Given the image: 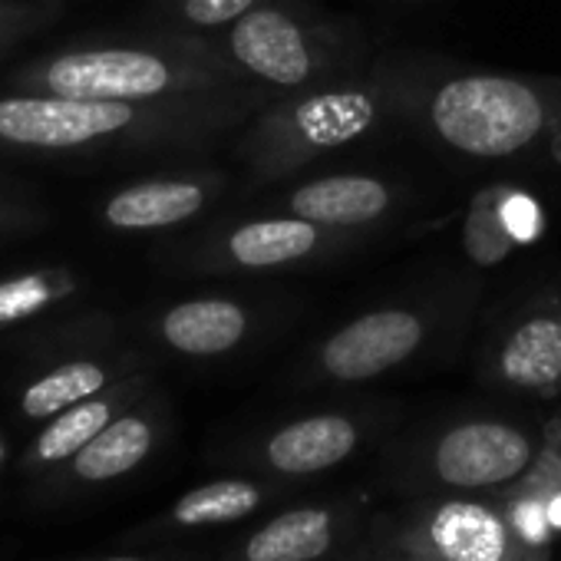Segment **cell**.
<instances>
[{
    "label": "cell",
    "instance_id": "obj_8",
    "mask_svg": "<svg viewBox=\"0 0 561 561\" xmlns=\"http://www.w3.org/2000/svg\"><path fill=\"white\" fill-rule=\"evenodd\" d=\"M208 37L248 87L274 100L341 80L347 64V34L298 0H267Z\"/></svg>",
    "mask_w": 561,
    "mask_h": 561
},
{
    "label": "cell",
    "instance_id": "obj_7",
    "mask_svg": "<svg viewBox=\"0 0 561 561\" xmlns=\"http://www.w3.org/2000/svg\"><path fill=\"white\" fill-rule=\"evenodd\" d=\"M400 423L403 407L397 400L360 397L261 423L228 446L225 462L234 472L314 485L364 456H377Z\"/></svg>",
    "mask_w": 561,
    "mask_h": 561
},
{
    "label": "cell",
    "instance_id": "obj_10",
    "mask_svg": "<svg viewBox=\"0 0 561 561\" xmlns=\"http://www.w3.org/2000/svg\"><path fill=\"white\" fill-rule=\"evenodd\" d=\"M374 485L318 492L280 505L231 535L208 561H351L364 545L374 512Z\"/></svg>",
    "mask_w": 561,
    "mask_h": 561
},
{
    "label": "cell",
    "instance_id": "obj_24",
    "mask_svg": "<svg viewBox=\"0 0 561 561\" xmlns=\"http://www.w3.org/2000/svg\"><path fill=\"white\" fill-rule=\"evenodd\" d=\"M54 8L34 4V0H0V60L37 37L47 24H54Z\"/></svg>",
    "mask_w": 561,
    "mask_h": 561
},
{
    "label": "cell",
    "instance_id": "obj_21",
    "mask_svg": "<svg viewBox=\"0 0 561 561\" xmlns=\"http://www.w3.org/2000/svg\"><path fill=\"white\" fill-rule=\"evenodd\" d=\"M146 370V360L136 354H87L70 357L47 374H41L24 393H21V413L27 420H50L64 410H70L80 400H90L113 387L116 380Z\"/></svg>",
    "mask_w": 561,
    "mask_h": 561
},
{
    "label": "cell",
    "instance_id": "obj_3",
    "mask_svg": "<svg viewBox=\"0 0 561 561\" xmlns=\"http://www.w3.org/2000/svg\"><path fill=\"white\" fill-rule=\"evenodd\" d=\"M8 87L14 93L156 103L241 90L248 83L225 60L215 37L172 31L149 41L54 50L18 67Z\"/></svg>",
    "mask_w": 561,
    "mask_h": 561
},
{
    "label": "cell",
    "instance_id": "obj_12",
    "mask_svg": "<svg viewBox=\"0 0 561 561\" xmlns=\"http://www.w3.org/2000/svg\"><path fill=\"white\" fill-rule=\"evenodd\" d=\"M364 231H337L298 215L264 211L257 218H234L202 231L185 251L182 264L202 274H264L321 264L367 241Z\"/></svg>",
    "mask_w": 561,
    "mask_h": 561
},
{
    "label": "cell",
    "instance_id": "obj_13",
    "mask_svg": "<svg viewBox=\"0 0 561 561\" xmlns=\"http://www.w3.org/2000/svg\"><path fill=\"white\" fill-rule=\"evenodd\" d=\"M271 324V314L244 298L202 295L169 305L152 318L156 341L185 360H225L254 344Z\"/></svg>",
    "mask_w": 561,
    "mask_h": 561
},
{
    "label": "cell",
    "instance_id": "obj_28",
    "mask_svg": "<svg viewBox=\"0 0 561 561\" xmlns=\"http://www.w3.org/2000/svg\"><path fill=\"white\" fill-rule=\"evenodd\" d=\"M545 152H548V156H551V159L561 165V123H558V126H554V133L548 136V146H545Z\"/></svg>",
    "mask_w": 561,
    "mask_h": 561
},
{
    "label": "cell",
    "instance_id": "obj_27",
    "mask_svg": "<svg viewBox=\"0 0 561 561\" xmlns=\"http://www.w3.org/2000/svg\"><path fill=\"white\" fill-rule=\"evenodd\" d=\"M100 561H208V554L205 551H198V554L179 551V554H165V558H159V554H119V558H100Z\"/></svg>",
    "mask_w": 561,
    "mask_h": 561
},
{
    "label": "cell",
    "instance_id": "obj_1",
    "mask_svg": "<svg viewBox=\"0 0 561 561\" xmlns=\"http://www.w3.org/2000/svg\"><path fill=\"white\" fill-rule=\"evenodd\" d=\"M271 100L274 96L257 87L156 103L11 90L0 93V152H198L234 136Z\"/></svg>",
    "mask_w": 561,
    "mask_h": 561
},
{
    "label": "cell",
    "instance_id": "obj_22",
    "mask_svg": "<svg viewBox=\"0 0 561 561\" xmlns=\"http://www.w3.org/2000/svg\"><path fill=\"white\" fill-rule=\"evenodd\" d=\"M83 277L70 264H47L0 280V328H14L77 298Z\"/></svg>",
    "mask_w": 561,
    "mask_h": 561
},
{
    "label": "cell",
    "instance_id": "obj_4",
    "mask_svg": "<svg viewBox=\"0 0 561 561\" xmlns=\"http://www.w3.org/2000/svg\"><path fill=\"white\" fill-rule=\"evenodd\" d=\"M545 420L505 410H462L393 433L377 453L374 489L393 499L489 495L518 479L538 446Z\"/></svg>",
    "mask_w": 561,
    "mask_h": 561
},
{
    "label": "cell",
    "instance_id": "obj_5",
    "mask_svg": "<svg viewBox=\"0 0 561 561\" xmlns=\"http://www.w3.org/2000/svg\"><path fill=\"white\" fill-rule=\"evenodd\" d=\"M407 123L462 159L499 162L545 152L561 123V77L423 73Z\"/></svg>",
    "mask_w": 561,
    "mask_h": 561
},
{
    "label": "cell",
    "instance_id": "obj_26",
    "mask_svg": "<svg viewBox=\"0 0 561 561\" xmlns=\"http://www.w3.org/2000/svg\"><path fill=\"white\" fill-rule=\"evenodd\" d=\"M351 561H430V558L413 554V551H403V548H393V545H383V541L370 538V531H367L364 545L354 551Z\"/></svg>",
    "mask_w": 561,
    "mask_h": 561
},
{
    "label": "cell",
    "instance_id": "obj_25",
    "mask_svg": "<svg viewBox=\"0 0 561 561\" xmlns=\"http://www.w3.org/2000/svg\"><path fill=\"white\" fill-rule=\"evenodd\" d=\"M50 225L47 205L24 192V185H14L8 179H0V238L14 234H34Z\"/></svg>",
    "mask_w": 561,
    "mask_h": 561
},
{
    "label": "cell",
    "instance_id": "obj_29",
    "mask_svg": "<svg viewBox=\"0 0 561 561\" xmlns=\"http://www.w3.org/2000/svg\"><path fill=\"white\" fill-rule=\"evenodd\" d=\"M0 459H4V439H0Z\"/></svg>",
    "mask_w": 561,
    "mask_h": 561
},
{
    "label": "cell",
    "instance_id": "obj_11",
    "mask_svg": "<svg viewBox=\"0 0 561 561\" xmlns=\"http://www.w3.org/2000/svg\"><path fill=\"white\" fill-rule=\"evenodd\" d=\"M476 380L512 400L561 403V277L541 280L489 321Z\"/></svg>",
    "mask_w": 561,
    "mask_h": 561
},
{
    "label": "cell",
    "instance_id": "obj_16",
    "mask_svg": "<svg viewBox=\"0 0 561 561\" xmlns=\"http://www.w3.org/2000/svg\"><path fill=\"white\" fill-rule=\"evenodd\" d=\"M311 489L314 485L280 482V479L254 476V472L218 476L179 495L165 508V515L156 522V531L188 535V531H211V528H241L280 505L308 495Z\"/></svg>",
    "mask_w": 561,
    "mask_h": 561
},
{
    "label": "cell",
    "instance_id": "obj_19",
    "mask_svg": "<svg viewBox=\"0 0 561 561\" xmlns=\"http://www.w3.org/2000/svg\"><path fill=\"white\" fill-rule=\"evenodd\" d=\"M165 403L149 390L139 403L119 413L100 436H93L73 459V476L80 482H113L136 472L162 443L165 436Z\"/></svg>",
    "mask_w": 561,
    "mask_h": 561
},
{
    "label": "cell",
    "instance_id": "obj_17",
    "mask_svg": "<svg viewBox=\"0 0 561 561\" xmlns=\"http://www.w3.org/2000/svg\"><path fill=\"white\" fill-rule=\"evenodd\" d=\"M545 205L535 192L515 182L482 185L462 215V251L476 267H495L518 248L545 234Z\"/></svg>",
    "mask_w": 561,
    "mask_h": 561
},
{
    "label": "cell",
    "instance_id": "obj_6",
    "mask_svg": "<svg viewBox=\"0 0 561 561\" xmlns=\"http://www.w3.org/2000/svg\"><path fill=\"white\" fill-rule=\"evenodd\" d=\"M472 285L403 298L354 314L318 337L288 374V390H354L410 370L446 347L469 321Z\"/></svg>",
    "mask_w": 561,
    "mask_h": 561
},
{
    "label": "cell",
    "instance_id": "obj_2",
    "mask_svg": "<svg viewBox=\"0 0 561 561\" xmlns=\"http://www.w3.org/2000/svg\"><path fill=\"white\" fill-rule=\"evenodd\" d=\"M420 77L413 67H380L364 80H331L271 100L234 133V159L248 185L285 182L390 123H407Z\"/></svg>",
    "mask_w": 561,
    "mask_h": 561
},
{
    "label": "cell",
    "instance_id": "obj_9",
    "mask_svg": "<svg viewBox=\"0 0 561 561\" xmlns=\"http://www.w3.org/2000/svg\"><path fill=\"white\" fill-rule=\"evenodd\" d=\"M370 538L430 561H554V551L522 541L489 495L400 499L374 512Z\"/></svg>",
    "mask_w": 561,
    "mask_h": 561
},
{
    "label": "cell",
    "instance_id": "obj_18",
    "mask_svg": "<svg viewBox=\"0 0 561 561\" xmlns=\"http://www.w3.org/2000/svg\"><path fill=\"white\" fill-rule=\"evenodd\" d=\"M489 499L505 512L522 541L554 551L561 538V413L545 416L531 466L508 485L489 492Z\"/></svg>",
    "mask_w": 561,
    "mask_h": 561
},
{
    "label": "cell",
    "instance_id": "obj_23",
    "mask_svg": "<svg viewBox=\"0 0 561 561\" xmlns=\"http://www.w3.org/2000/svg\"><path fill=\"white\" fill-rule=\"evenodd\" d=\"M267 0H162V11L185 34H221Z\"/></svg>",
    "mask_w": 561,
    "mask_h": 561
},
{
    "label": "cell",
    "instance_id": "obj_15",
    "mask_svg": "<svg viewBox=\"0 0 561 561\" xmlns=\"http://www.w3.org/2000/svg\"><path fill=\"white\" fill-rule=\"evenodd\" d=\"M228 192L221 169H185L119 185L100 205V221L113 231H165L205 215Z\"/></svg>",
    "mask_w": 561,
    "mask_h": 561
},
{
    "label": "cell",
    "instance_id": "obj_20",
    "mask_svg": "<svg viewBox=\"0 0 561 561\" xmlns=\"http://www.w3.org/2000/svg\"><path fill=\"white\" fill-rule=\"evenodd\" d=\"M149 390H152V374L139 370V374H129V377L116 380L103 393H96L90 400H80L70 410L50 416V423L34 439L31 462L34 466H54V462L73 459L93 436H100L119 413H126L133 403H139Z\"/></svg>",
    "mask_w": 561,
    "mask_h": 561
},
{
    "label": "cell",
    "instance_id": "obj_14",
    "mask_svg": "<svg viewBox=\"0 0 561 561\" xmlns=\"http://www.w3.org/2000/svg\"><path fill=\"white\" fill-rule=\"evenodd\" d=\"M403 202L407 188L397 179L377 172H331L274 195L264 211L298 215L337 231L370 234L377 225L390 221Z\"/></svg>",
    "mask_w": 561,
    "mask_h": 561
}]
</instances>
